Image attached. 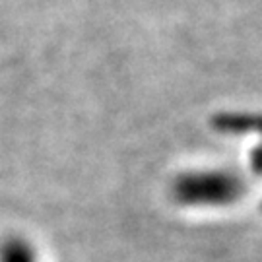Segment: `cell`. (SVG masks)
I'll use <instances>...</instances> for the list:
<instances>
[{
  "label": "cell",
  "mask_w": 262,
  "mask_h": 262,
  "mask_svg": "<svg viewBox=\"0 0 262 262\" xmlns=\"http://www.w3.org/2000/svg\"><path fill=\"white\" fill-rule=\"evenodd\" d=\"M241 190V181L224 171H204L185 175L177 181L179 200L187 204H224L231 202Z\"/></svg>",
  "instance_id": "1"
},
{
  "label": "cell",
  "mask_w": 262,
  "mask_h": 262,
  "mask_svg": "<svg viewBox=\"0 0 262 262\" xmlns=\"http://www.w3.org/2000/svg\"><path fill=\"white\" fill-rule=\"evenodd\" d=\"M0 262H35V254L26 241L10 237L0 245Z\"/></svg>",
  "instance_id": "2"
}]
</instances>
